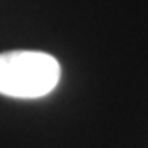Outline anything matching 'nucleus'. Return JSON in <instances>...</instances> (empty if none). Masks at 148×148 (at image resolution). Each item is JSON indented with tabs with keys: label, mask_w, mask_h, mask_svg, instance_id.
<instances>
[{
	"label": "nucleus",
	"mask_w": 148,
	"mask_h": 148,
	"mask_svg": "<svg viewBox=\"0 0 148 148\" xmlns=\"http://www.w3.org/2000/svg\"><path fill=\"white\" fill-rule=\"evenodd\" d=\"M61 79L59 61L36 50L0 54V95L9 98H41L56 89Z\"/></svg>",
	"instance_id": "f257e3e1"
}]
</instances>
